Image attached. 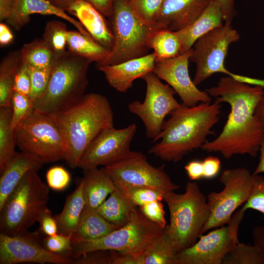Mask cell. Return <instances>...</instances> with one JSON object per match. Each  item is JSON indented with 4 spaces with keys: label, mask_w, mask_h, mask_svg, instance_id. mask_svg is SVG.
Returning <instances> with one entry per match:
<instances>
[{
    "label": "cell",
    "mask_w": 264,
    "mask_h": 264,
    "mask_svg": "<svg viewBox=\"0 0 264 264\" xmlns=\"http://www.w3.org/2000/svg\"><path fill=\"white\" fill-rule=\"evenodd\" d=\"M264 89L228 76L221 78L216 86L207 89L216 101L228 104L230 111L220 134L212 141H206L202 150L219 153L225 159L237 154L256 157L264 129L255 111Z\"/></svg>",
    "instance_id": "obj_1"
},
{
    "label": "cell",
    "mask_w": 264,
    "mask_h": 264,
    "mask_svg": "<svg viewBox=\"0 0 264 264\" xmlns=\"http://www.w3.org/2000/svg\"><path fill=\"white\" fill-rule=\"evenodd\" d=\"M221 104L202 102L188 107L183 104L165 121L149 153L168 162H178L194 150L201 148L218 122Z\"/></svg>",
    "instance_id": "obj_2"
},
{
    "label": "cell",
    "mask_w": 264,
    "mask_h": 264,
    "mask_svg": "<svg viewBox=\"0 0 264 264\" xmlns=\"http://www.w3.org/2000/svg\"><path fill=\"white\" fill-rule=\"evenodd\" d=\"M65 140V160L72 168L88 145L104 130L113 127V113L104 96L96 93L85 94L75 103L51 114Z\"/></svg>",
    "instance_id": "obj_3"
},
{
    "label": "cell",
    "mask_w": 264,
    "mask_h": 264,
    "mask_svg": "<svg viewBox=\"0 0 264 264\" xmlns=\"http://www.w3.org/2000/svg\"><path fill=\"white\" fill-rule=\"evenodd\" d=\"M91 63L68 50L57 56L52 66L47 86L34 102L35 110L53 114L80 100L88 84V71Z\"/></svg>",
    "instance_id": "obj_4"
},
{
    "label": "cell",
    "mask_w": 264,
    "mask_h": 264,
    "mask_svg": "<svg viewBox=\"0 0 264 264\" xmlns=\"http://www.w3.org/2000/svg\"><path fill=\"white\" fill-rule=\"evenodd\" d=\"M163 200L170 213L168 232L177 254L192 246L201 235L210 215L207 197L197 182L189 181L183 193H166Z\"/></svg>",
    "instance_id": "obj_5"
},
{
    "label": "cell",
    "mask_w": 264,
    "mask_h": 264,
    "mask_svg": "<svg viewBox=\"0 0 264 264\" xmlns=\"http://www.w3.org/2000/svg\"><path fill=\"white\" fill-rule=\"evenodd\" d=\"M37 171L23 176L0 210V231L8 236L27 232L39 219L49 200V187Z\"/></svg>",
    "instance_id": "obj_6"
},
{
    "label": "cell",
    "mask_w": 264,
    "mask_h": 264,
    "mask_svg": "<svg viewBox=\"0 0 264 264\" xmlns=\"http://www.w3.org/2000/svg\"><path fill=\"white\" fill-rule=\"evenodd\" d=\"M110 18L114 44L109 56L97 64V67L118 64L148 54L150 36L155 31L165 28L158 22L148 24L143 22L132 11L128 0H113Z\"/></svg>",
    "instance_id": "obj_7"
},
{
    "label": "cell",
    "mask_w": 264,
    "mask_h": 264,
    "mask_svg": "<svg viewBox=\"0 0 264 264\" xmlns=\"http://www.w3.org/2000/svg\"><path fill=\"white\" fill-rule=\"evenodd\" d=\"M240 35L232 28L231 22L211 30L200 37L192 47L189 61L194 63L196 70L193 80L197 86L216 73H222L239 81L264 88V79L249 77L230 72L224 66L229 46L238 42Z\"/></svg>",
    "instance_id": "obj_8"
},
{
    "label": "cell",
    "mask_w": 264,
    "mask_h": 264,
    "mask_svg": "<svg viewBox=\"0 0 264 264\" xmlns=\"http://www.w3.org/2000/svg\"><path fill=\"white\" fill-rule=\"evenodd\" d=\"M137 209L125 225L98 239L72 242L68 257L75 259L97 250H113L130 255L143 253L164 231Z\"/></svg>",
    "instance_id": "obj_9"
},
{
    "label": "cell",
    "mask_w": 264,
    "mask_h": 264,
    "mask_svg": "<svg viewBox=\"0 0 264 264\" xmlns=\"http://www.w3.org/2000/svg\"><path fill=\"white\" fill-rule=\"evenodd\" d=\"M16 146L44 164L65 159L66 146L51 114L35 110L15 130Z\"/></svg>",
    "instance_id": "obj_10"
},
{
    "label": "cell",
    "mask_w": 264,
    "mask_h": 264,
    "mask_svg": "<svg viewBox=\"0 0 264 264\" xmlns=\"http://www.w3.org/2000/svg\"><path fill=\"white\" fill-rule=\"evenodd\" d=\"M220 181L224 186L223 189L219 192H211L207 196L210 215L201 234L228 223L236 209L248 200L253 175L245 168L228 169L221 173Z\"/></svg>",
    "instance_id": "obj_11"
},
{
    "label": "cell",
    "mask_w": 264,
    "mask_h": 264,
    "mask_svg": "<svg viewBox=\"0 0 264 264\" xmlns=\"http://www.w3.org/2000/svg\"><path fill=\"white\" fill-rule=\"evenodd\" d=\"M146 85L143 103L135 100L128 105L129 111L143 122L146 135L154 142L160 133L164 120L168 115L180 107L174 97L175 91L168 84H164L153 72L142 78Z\"/></svg>",
    "instance_id": "obj_12"
},
{
    "label": "cell",
    "mask_w": 264,
    "mask_h": 264,
    "mask_svg": "<svg viewBox=\"0 0 264 264\" xmlns=\"http://www.w3.org/2000/svg\"><path fill=\"white\" fill-rule=\"evenodd\" d=\"M245 211L241 208L226 224L201 234L191 247L178 253L176 264H222L226 255L239 242V226Z\"/></svg>",
    "instance_id": "obj_13"
},
{
    "label": "cell",
    "mask_w": 264,
    "mask_h": 264,
    "mask_svg": "<svg viewBox=\"0 0 264 264\" xmlns=\"http://www.w3.org/2000/svg\"><path fill=\"white\" fill-rule=\"evenodd\" d=\"M105 168L114 184L146 187L164 194L179 188L166 173L164 165L154 167L139 152L132 151L125 158Z\"/></svg>",
    "instance_id": "obj_14"
},
{
    "label": "cell",
    "mask_w": 264,
    "mask_h": 264,
    "mask_svg": "<svg viewBox=\"0 0 264 264\" xmlns=\"http://www.w3.org/2000/svg\"><path fill=\"white\" fill-rule=\"evenodd\" d=\"M136 129L134 123L120 129H105L86 149L77 167L85 170L106 166L125 158L132 152L130 144Z\"/></svg>",
    "instance_id": "obj_15"
},
{
    "label": "cell",
    "mask_w": 264,
    "mask_h": 264,
    "mask_svg": "<svg viewBox=\"0 0 264 264\" xmlns=\"http://www.w3.org/2000/svg\"><path fill=\"white\" fill-rule=\"evenodd\" d=\"M22 263L54 264H72L67 255L52 253L40 241L38 233L17 236L0 234V264Z\"/></svg>",
    "instance_id": "obj_16"
},
{
    "label": "cell",
    "mask_w": 264,
    "mask_h": 264,
    "mask_svg": "<svg viewBox=\"0 0 264 264\" xmlns=\"http://www.w3.org/2000/svg\"><path fill=\"white\" fill-rule=\"evenodd\" d=\"M192 54V48L176 57L156 61L153 71L173 88L182 104L188 107L212 101L207 92L199 90L190 78L188 65Z\"/></svg>",
    "instance_id": "obj_17"
},
{
    "label": "cell",
    "mask_w": 264,
    "mask_h": 264,
    "mask_svg": "<svg viewBox=\"0 0 264 264\" xmlns=\"http://www.w3.org/2000/svg\"><path fill=\"white\" fill-rule=\"evenodd\" d=\"M156 61L154 52L116 65L97 67L105 75L110 86L118 92H126L133 81L153 72Z\"/></svg>",
    "instance_id": "obj_18"
},
{
    "label": "cell",
    "mask_w": 264,
    "mask_h": 264,
    "mask_svg": "<svg viewBox=\"0 0 264 264\" xmlns=\"http://www.w3.org/2000/svg\"><path fill=\"white\" fill-rule=\"evenodd\" d=\"M211 0H165L156 21L165 28L180 30L195 21Z\"/></svg>",
    "instance_id": "obj_19"
},
{
    "label": "cell",
    "mask_w": 264,
    "mask_h": 264,
    "mask_svg": "<svg viewBox=\"0 0 264 264\" xmlns=\"http://www.w3.org/2000/svg\"><path fill=\"white\" fill-rule=\"evenodd\" d=\"M34 14L60 17L70 22L83 34L91 36L79 21L48 0H16L12 12L6 21L15 30L18 31L30 22V16Z\"/></svg>",
    "instance_id": "obj_20"
},
{
    "label": "cell",
    "mask_w": 264,
    "mask_h": 264,
    "mask_svg": "<svg viewBox=\"0 0 264 264\" xmlns=\"http://www.w3.org/2000/svg\"><path fill=\"white\" fill-rule=\"evenodd\" d=\"M66 12L76 17L92 37L110 52L114 44L111 29L103 15L85 0H76Z\"/></svg>",
    "instance_id": "obj_21"
},
{
    "label": "cell",
    "mask_w": 264,
    "mask_h": 264,
    "mask_svg": "<svg viewBox=\"0 0 264 264\" xmlns=\"http://www.w3.org/2000/svg\"><path fill=\"white\" fill-rule=\"evenodd\" d=\"M44 164L35 157L21 152H15L1 175L0 210L25 175L31 170L38 171Z\"/></svg>",
    "instance_id": "obj_22"
},
{
    "label": "cell",
    "mask_w": 264,
    "mask_h": 264,
    "mask_svg": "<svg viewBox=\"0 0 264 264\" xmlns=\"http://www.w3.org/2000/svg\"><path fill=\"white\" fill-rule=\"evenodd\" d=\"M223 22L220 8L211 1L195 21L185 28L175 31L181 44L182 53L190 50L198 39L214 28L222 25Z\"/></svg>",
    "instance_id": "obj_23"
},
{
    "label": "cell",
    "mask_w": 264,
    "mask_h": 264,
    "mask_svg": "<svg viewBox=\"0 0 264 264\" xmlns=\"http://www.w3.org/2000/svg\"><path fill=\"white\" fill-rule=\"evenodd\" d=\"M83 192L86 206L96 209L116 187L106 169L94 168L84 170Z\"/></svg>",
    "instance_id": "obj_24"
},
{
    "label": "cell",
    "mask_w": 264,
    "mask_h": 264,
    "mask_svg": "<svg viewBox=\"0 0 264 264\" xmlns=\"http://www.w3.org/2000/svg\"><path fill=\"white\" fill-rule=\"evenodd\" d=\"M106 220L95 209L85 206L77 227L72 235V242L102 238L119 228Z\"/></svg>",
    "instance_id": "obj_25"
},
{
    "label": "cell",
    "mask_w": 264,
    "mask_h": 264,
    "mask_svg": "<svg viewBox=\"0 0 264 264\" xmlns=\"http://www.w3.org/2000/svg\"><path fill=\"white\" fill-rule=\"evenodd\" d=\"M136 206L116 188L96 210L108 221L121 227L130 220Z\"/></svg>",
    "instance_id": "obj_26"
},
{
    "label": "cell",
    "mask_w": 264,
    "mask_h": 264,
    "mask_svg": "<svg viewBox=\"0 0 264 264\" xmlns=\"http://www.w3.org/2000/svg\"><path fill=\"white\" fill-rule=\"evenodd\" d=\"M83 187L81 180L77 188L67 198L62 212L55 217L59 234L72 236L75 231L86 206Z\"/></svg>",
    "instance_id": "obj_27"
},
{
    "label": "cell",
    "mask_w": 264,
    "mask_h": 264,
    "mask_svg": "<svg viewBox=\"0 0 264 264\" xmlns=\"http://www.w3.org/2000/svg\"><path fill=\"white\" fill-rule=\"evenodd\" d=\"M67 49L97 64L104 60L110 53L91 36H86L75 30L68 31Z\"/></svg>",
    "instance_id": "obj_28"
},
{
    "label": "cell",
    "mask_w": 264,
    "mask_h": 264,
    "mask_svg": "<svg viewBox=\"0 0 264 264\" xmlns=\"http://www.w3.org/2000/svg\"><path fill=\"white\" fill-rule=\"evenodd\" d=\"M22 64L21 50L9 52L0 64V107H11L15 76Z\"/></svg>",
    "instance_id": "obj_29"
},
{
    "label": "cell",
    "mask_w": 264,
    "mask_h": 264,
    "mask_svg": "<svg viewBox=\"0 0 264 264\" xmlns=\"http://www.w3.org/2000/svg\"><path fill=\"white\" fill-rule=\"evenodd\" d=\"M12 109L0 107V173L5 170L14 154L16 146L15 131L11 128Z\"/></svg>",
    "instance_id": "obj_30"
},
{
    "label": "cell",
    "mask_w": 264,
    "mask_h": 264,
    "mask_svg": "<svg viewBox=\"0 0 264 264\" xmlns=\"http://www.w3.org/2000/svg\"><path fill=\"white\" fill-rule=\"evenodd\" d=\"M148 45L154 50L156 61L169 59L181 54V46L176 32L162 28L150 36Z\"/></svg>",
    "instance_id": "obj_31"
},
{
    "label": "cell",
    "mask_w": 264,
    "mask_h": 264,
    "mask_svg": "<svg viewBox=\"0 0 264 264\" xmlns=\"http://www.w3.org/2000/svg\"><path fill=\"white\" fill-rule=\"evenodd\" d=\"M143 264H176V255L166 225L163 232L142 253Z\"/></svg>",
    "instance_id": "obj_32"
},
{
    "label": "cell",
    "mask_w": 264,
    "mask_h": 264,
    "mask_svg": "<svg viewBox=\"0 0 264 264\" xmlns=\"http://www.w3.org/2000/svg\"><path fill=\"white\" fill-rule=\"evenodd\" d=\"M21 50L22 62L39 68L52 66L57 55L43 39L24 44Z\"/></svg>",
    "instance_id": "obj_33"
},
{
    "label": "cell",
    "mask_w": 264,
    "mask_h": 264,
    "mask_svg": "<svg viewBox=\"0 0 264 264\" xmlns=\"http://www.w3.org/2000/svg\"><path fill=\"white\" fill-rule=\"evenodd\" d=\"M222 264H264V257L255 245L239 242L226 255Z\"/></svg>",
    "instance_id": "obj_34"
},
{
    "label": "cell",
    "mask_w": 264,
    "mask_h": 264,
    "mask_svg": "<svg viewBox=\"0 0 264 264\" xmlns=\"http://www.w3.org/2000/svg\"><path fill=\"white\" fill-rule=\"evenodd\" d=\"M68 31L64 22L57 20L48 21L45 26L42 39L59 56L66 51Z\"/></svg>",
    "instance_id": "obj_35"
},
{
    "label": "cell",
    "mask_w": 264,
    "mask_h": 264,
    "mask_svg": "<svg viewBox=\"0 0 264 264\" xmlns=\"http://www.w3.org/2000/svg\"><path fill=\"white\" fill-rule=\"evenodd\" d=\"M114 184L116 188L135 206L140 207L154 200H163L164 194L156 189L142 186Z\"/></svg>",
    "instance_id": "obj_36"
},
{
    "label": "cell",
    "mask_w": 264,
    "mask_h": 264,
    "mask_svg": "<svg viewBox=\"0 0 264 264\" xmlns=\"http://www.w3.org/2000/svg\"><path fill=\"white\" fill-rule=\"evenodd\" d=\"M165 0H128L132 11L143 22L152 24L156 22Z\"/></svg>",
    "instance_id": "obj_37"
},
{
    "label": "cell",
    "mask_w": 264,
    "mask_h": 264,
    "mask_svg": "<svg viewBox=\"0 0 264 264\" xmlns=\"http://www.w3.org/2000/svg\"><path fill=\"white\" fill-rule=\"evenodd\" d=\"M12 115L11 128L14 130L23 120L31 115L35 110L34 103L29 97L13 91L11 98Z\"/></svg>",
    "instance_id": "obj_38"
},
{
    "label": "cell",
    "mask_w": 264,
    "mask_h": 264,
    "mask_svg": "<svg viewBox=\"0 0 264 264\" xmlns=\"http://www.w3.org/2000/svg\"><path fill=\"white\" fill-rule=\"evenodd\" d=\"M28 69L31 80L29 97L34 103L43 95L47 86L52 66L39 68L28 65Z\"/></svg>",
    "instance_id": "obj_39"
},
{
    "label": "cell",
    "mask_w": 264,
    "mask_h": 264,
    "mask_svg": "<svg viewBox=\"0 0 264 264\" xmlns=\"http://www.w3.org/2000/svg\"><path fill=\"white\" fill-rule=\"evenodd\" d=\"M253 184L250 196L242 208L256 210L263 215L264 220V176L253 175Z\"/></svg>",
    "instance_id": "obj_40"
},
{
    "label": "cell",
    "mask_w": 264,
    "mask_h": 264,
    "mask_svg": "<svg viewBox=\"0 0 264 264\" xmlns=\"http://www.w3.org/2000/svg\"><path fill=\"white\" fill-rule=\"evenodd\" d=\"M71 236L57 234L54 236H46L44 241V246L49 251L58 254H65L68 256L72 248Z\"/></svg>",
    "instance_id": "obj_41"
},
{
    "label": "cell",
    "mask_w": 264,
    "mask_h": 264,
    "mask_svg": "<svg viewBox=\"0 0 264 264\" xmlns=\"http://www.w3.org/2000/svg\"><path fill=\"white\" fill-rule=\"evenodd\" d=\"M46 179L49 188L57 191L66 189L70 181L69 173L61 166H54L46 174Z\"/></svg>",
    "instance_id": "obj_42"
},
{
    "label": "cell",
    "mask_w": 264,
    "mask_h": 264,
    "mask_svg": "<svg viewBox=\"0 0 264 264\" xmlns=\"http://www.w3.org/2000/svg\"><path fill=\"white\" fill-rule=\"evenodd\" d=\"M160 200H154L140 206V211L149 220L165 228L167 225L163 205Z\"/></svg>",
    "instance_id": "obj_43"
},
{
    "label": "cell",
    "mask_w": 264,
    "mask_h": 264,
    "mask_svg": "<svg viewBox=\"0 0 264 264\" xmlns=\"http://www.w3.org/2000/svg\"><path fill=\"white\" fill-rule=\"evenodd\" d=\"M31 89V80L28 65L22 62L15 76L13 91L29 96Z\"/></svg>",
    "instance_id": "obj_44"
},
{
    "label": "cell",
    "mask_w": 264,
    "mask_h": 264,
    "mask_svg": "<svg viewBox=\"0 0 264 264\" xmlns=\"http://www.w3.org/2000/svg\"><path fill=\"white\" fill-rule=\"evenodd\" d=\"M110 250H97L91 251L84 255L72 260V264H110Z\"/></svg>",
    "instance_id": "obj_45"
},
{
    "label": "cell",
    "mask_w": 264,
    "mask_h": 264,
    "mask_svg": "<svg viewBox=\"0 0 264 264\" xmlns=\"http://www.w3.org/2000/svg\"><path fill=\"white\" fill-rule=\"evenodd\" d=\"M38 222L40 229L46 236L58 234V228L55 217H53L51 211L46 207L42 213Z\"/></svg>",
    "instance_id": "obj_46"
},
{
    "label": "cell",
    "mask_w": 264,
    "mask_h": 264,
    "mask_svg": "<svg viewBox=\"0 0 264 264\" xmlns=\"http://www.w3.org/2000/svg\"><path fill=\"white\" fill-rule=\"evenodd\" d=\"M203 175L205 179H212L219 174L221 166L219 158L214 156H209L203 160Z\"/></svg>",
    "instance_id": "obj_47"
},
{
    "label": "cell",
    "mask_w": 264,
    "mask_h": 264,
    "mask_svg": "<svg viewBox=\"0 0 264 264\" xmlns=\"http://www.w3.org/2000/svg\"><path fill=\"white\" fill-rule=\"evenodd\" d=\"M111 254L110 264H143L142 253L130 255L111 250Z\"/></svg>",
    "instance_id": "obj_48"
},
{
    "label": "cell",
    "mask_w": 264,
    "mask_h": 264,
    "mask_svg": "<svg viewBox=\"0 0 264 264\" xmlns=\"http://www.w3.org/2000/svg\"><path fill=\"white\" fill-rule=\"evenodd\" d=\"M184 169L190 180H197L203 178V167L202 160H191L184 166Z\"/></svg>",
    "instance_id": "obj_49"
},
{
    "label": "cell",
    "mask_w": 264,
    "mask_h": 264,
    "mask_svg": "<svg viewBox=\"0 0 264 264\" xmlns=\"http://www.w3.org/2000/svg\"><path fill=\"white\" fill-rule=\"evenodd\" d=\"M217 3L221 11L224 22H231L235 14L234 0H211Z\"/></svg>",
    "instance_id": "obj_50"
},
{
    "label": "cell",
    "mask_w": 264,
    "mask_h": 264,
    "mask_svg": "<svg viewBox=\"0 0 264 264\" xmlns=\"http://www.w3.org/2000/svg\"><path fill=\"white\" fill-rule=\"evenodd\" d=\"M98 9L103 15L110 17L112 10L113 0H85Z\"/></svg>",
    "instance_id": "obj_51"
},
{
    "label": "cell",
    "mask_w": 264,
    "mask_h": 264,
    "mask_svg": "<svg viewBox=\"0 0 264 264\" xmlns=\"http://www.w3.org/2000/svg\"><path fill=\"white\" fill-rule=\"evenodd\" d=\"M253 245L257 247L264 257V225H258L252 231Z\"/></svg>",
    "instance_id": "obj_52"
},
{
    "label": "cell",
    "mask_w": 264,
    "mask_h": 264,
    "mask_svg": "<svg viewBox=\"0 0 264 264\" xmlns=\"http://www.w3.org/2000/svg\"><path fill=\"white\" fill-rule=\"evenodd\" d=\"M13 35L8 26L3 22L0 23V45L3 47L12 42Z\"/></svg>",
    "instance_id": "obj_53"
},
{
    "label": "cell",
    "mask_w": 264,
    "mask_h": 264,
    "mask_svg": "<svg viewBox=\"0 0 264 264\" xmlns=\"http://www.w3.org/2000/svg\"><path fill=\"white\" fill-rule=\"evenodd\" d=\"M16 0H0V21L6 20L10 16Z\"/></svg>",
    "instance_id": "obj_54"
},
{
    "label": "cell",
    "mask_w": 264,
    "mask_h": 264,
    "mask_svg": "<svg viewBox=\"0 0 264 264\" xmlns=\"http://www.w3.org/2000/svg\"><path fill=\"white\" fill-rule=\"evenodd\" d=\"M259 152L260 153L259 161L253 173V175L264 173V136L261 141Z\"/></svg>",
    "instance_id": "obj_55"
},
{
    "label": "cell",
    "mask_w": 264,
    "mask_h": 264,
    "mask_svg": "<svg viewBox=\"0 0 264 264\" xmlns=\"http://www.w3.org/2000/svg\"><path fill=\"white\" fill-rule=\"evenodd\" d=\"M255 113L260 121L264 129V89L256 108Z\"/></svg>",
    "instance_id": "obj_56"
},
{
    "label": "cell",
    "mask_w": 264,
    "mask_h": 264,
    "mask_svg": "<svg viewBox=\"0 0 264 264\" xmlns=\"http://www.w3.org/2000/svg\"><path fill=\"white\" fill-rule=\"evenodd\" d=\"M54 5L66 11L69 6L76 0H48Z\"/></svg>",
    "instance_id": "obj_57"
}]
</instances>
